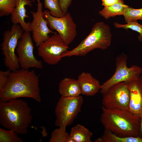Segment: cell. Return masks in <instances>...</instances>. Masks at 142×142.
<instances>
[{"label":"cell","instance_id":"obj_1","mask_svg":"<svg viewBox=\"0 0 142 142\" xmlns=\"http://www.w3.org/2000/svg\"><path fill=\"white\" fill-rule=\"evenodd\" d=\"M21 97L41 102L39 77L34 70L21 68L11 72L7 84L0 92L1 102Z\"/></svg>","mask_w":142,"mask_h":142},{"label":"cell","instance_id":"obj_2","mask_svg":"<svg viewBox=\"0 0 142 142\" xmlns=\"http://www.w3.org/2000/svg\"><path fill=\"white\" fill-rule=\"evenodd\" d=\"M32 121L31 109L26 102L18 98L0 101V123L5 128L26 134Z\"/></svg>","mask_w":142,"mask_h":142},{"label":"cell","instance_id":"obj_3","mask_svg":"<svg viewBox=\"0 0 142 142\" xmlns=\"http://www.w3.org/2000/svg\"><path fill=\"white\" fill-rule=\"evenodd\" d=\"M100 120L105 129L121 137L138 136L140 118L128 110L102 107Z\"/></svg>","mask_w":142,"mask_h":142},{"label":"cell","instance_id":"obj_4","mask_svg":"<svg viewBox=\"0 0 142 142\" xmlns=\"http://www.w3.org/2000/svg\"><path fill=\"white\" fill-rule=\"evenodd\" d=\"M111 39L109 26L103 22H97L89 34L76 47L63 53L62 57L84 56L96 49L105 50L110 45Z\"/></svg>","mask_w":142,"mask_h":142},{"label":"cell","instance_id":"obj_5","mask_svg":"<svg viewBox=\"0 0 142 142\" xmlns=\"http://www.w3.org/2000/svg\"><path fill=\"white\" fill-rule=\"evenodd\" d=\"M24 31L19 24H13L10 30L3 33L1 49L5 65L12 71L19 69L20 67L15 51L18 40Z\"/></svg>","mask_w":142,"mask_h":142},{"label":"cell","instance_id":"obj_6","mask_svg":"<svg viewBox=\"0 0 142 142\" xmlns=\"http://www.w3.org/2000/svg\"><path fill=\"white\" fill-rule=\"evenodd\" d=\"M83 102L80 95L77 97L61 96L56 105L55 125L58 127H65L71 124L81 111Z\"/></svg>","mask_w":142,"mask_h":142},{"label":"cell","instance_id":"obj_7","mask_svg":"<svg viewBox=\"0 0 142 142\" xmlns=\"http://www.w3.org/2000/svg\"><path fill=\"white\" fill-rule=\"evenodd\" d=\"M127 59L125 54H120L117 56L116 59L115 72L109 79L101 85L100 91L101 94H104L116 83L139 79L142 73V68L135 65L128 67Z\"/></svg>","mask_w":142,"mask_h":142},{"label":"cell","instance_id":"obj_8","mask_svg":"<svg viewBox=\"0 0 142 142\" xmlns=\"http://www.w3.org/2000/svg\"><path fill=\"white\" fill-rule=\"evenodd\" d=\"M38 47V55L49 65L57 64L63 58V54L69 49L58 33L50 36Z\"/></svg>","mask_w":142,"mask_h":142},{"label":"cell","instance_id":"obj_9","mask_svg":"<svg viewBox=\"0 0 142 142\" xmlns=\"http://www.w3.org/2000/svg\"><path fill=\"white\" fill-rule=\"evenodd\" d=\"M43 14L50 28L56 31L67 45H68L73 41L77 34V26L69 13L61 17L52 16L49 10L44 11Z\"/></svg>","mask_w":142,"mask_h":142},{"label":"cell","instance_id":"obj_10","mask_svg":"<svg viewBox=\"0 0 142 142\" xmlns=\"http://www.w3.org/2000/svg\"><path fill=\"white\" fill-rule=\"evenodd\" d=\"M102 95V103L105 108L128 110L130 92L125 82H121L113 85Z\"/></svg>","mask_w":142,"mask_h":142},{"label":"cell","instance_id":"obj_11","mask_svg":"<svg viewBox=\"0 0 142 142\" xmlns=\"http://www.w3.org/2000/svg\"><path fill=\"white\" fill-rule=\"evenodd\" d=\"M30 32L24 31L18 42L16 51L20 66L25 69H41L43 67L42 61L37 60L34 55V44Z\"/></svg>","mask_w":142,"mask_h":142},{"label":"cell","instance_id":"obj_12","mask_svg":"<svg viewBox=\"0 0 142 142\" xmlns=\"http://www.w3.org/2000/svg\"><path fill=\"white\" fill-rule=\"evenodd\" d=\"M37 0V10L31 12L33 20L30 24L32 38L38 47L49 37V34L58 33L54 32L48 27V22L43 16L42 3L40 0Z\"/></svg>","mask_w":142,"mask_h":142},{"label":"cell","instance_id":"obj_13","mask_svg":"<svg viewBox=\"0 0 142 142\" xmlns=\"http://www.w3.org/2000/svg\"><path fill=\"white\" fill-rule=\"evenodd\" d=\"M130 92V100L128 110L140 118L142 116V88L139 79L128 82Z\"/></svg>","mask_w":142,"mask_h":142},{"label":"cell","instance_id":"obj_14","mask_svg":"<svg viewBox=\"0 0 142 142\" xmlns=\"http://www.w3.org/2000/svg\"><path fill=\"white\" fill-rule=\"evenodd\" d=\"M16 7L11 15V19L13 24H19L24 31L31 32L30 22H26V18L29 17L26 14L25 6L32 7L34 0H15Z\"/></svg>","mask_w":142,"mask_h":142},{"label":"cell","instance_id":"obj_15","mask_svg":"<svg viewBox=\"0 0 142 142\" xmlns=\"http://www.w3.org/2000/svg\"><path fill=\"white\" fill-rule=\"evenodd\" d=\"M77 80L83 95L93 96L100 90L99 82L90 73L82 72L78 76Z\"/></svg>","mask_w":142,"mask_h":142},{"label":"cell","instance_id":"obj_16","mask_svg":"<svg viewBox=\"0 0 142 142\" xmlns=\"http://www.w3.org/2000/svg\"><path fill=\"white\" fill-rule=\"evenodd\" d=\"M58 91L62 96L77 97L81 94L80 89L77 80L65 78L60 82Z\"/></svg>","mask_w":142,"mask_h":142},{"label":"cell","instance_id":"obj_17","mask_svg":"<svg viewBox=\"0 0 142 142\" xmlns=\"http://www.w3.org/2000/svg\"><path fill=\"white\" fill-rule=\"evenodd\" d=\"M97 142H142V138L136 137H121L114 134L110 130L105 129L100 138L96 140Z\"/></svg>","mask_w":142,"mask_h":142},{"label":"cell","instance_id":"obj_18","mask_svg":"<svg viewBox=\"0 0 142 142\" xmlns=\"http://www.w3.org/2000/svg\"><path fill=\"white\" fill-rule=\"evenodd\" d=\"M70 135L75 142H92V133L84 126L78 124L72 128Z\"/></svg>","mask_w":142,"mask_h":142},{"label":"cell","instance_id":"obj_19","mask_svg":"<svg viewBox=\"0 0 142 142\" xmlns=\"http://www.w3.org/2000/svg\"><path fill=\"white\" fill-rule=\"evenodd\" d=\"M128 6L125 4L123 0L121 2L108 7H104L99 11V14L104 19H108L111 17L123 15L125 8Z\"/></svg>","mask_w":142,"mask_h":142},{"label":"cell","instance_id":"obj_20","mask_svg":"<svg viewBox=\"0 0 142 142\" xmlns=\"http://www.w3.org/2000/svg\"><path fill=\"white\" fill-rule=\"evenodd\" d=\"M44 6L54 17H61L65 15L60 8L59 0H44Z\"/></svg>","mask_w":142,"mask_h":142},{"label":"cell","instance_id":"obj_21","mask_svg":"<svg viewBox=\"0 0 142 142\" xmlns=\"http://www.w3.org/2000/svg\"><path fill=\"white\" fill-rule=\"evenodd\" d=\"M125 22L142 20V7L135 9L129 6L125 9L124 15Z\"/></svg>","mask_w":142,"mask_h":142},{"label":"cell","instance_id":"obj_22","mask_svg":"<svg viewBox=\"0 0 142 142\" xmlns=\"http://www.w3.org/2000/svg\"><path fill=\"white\" fill-rule=\"evenodd\" d=\"M18 134L13 130H6L0 128V142H23Z\"/></svg>","mask_w":142,"mask_h":142},{"label":"cell","instance_id":"obj_23","mask_svg":"<svg viewBox=\"0 0 142 142\" xmlns=\"http://www.w3.org/2000/svg\"><path fill=\"white\" fill-rule=\"evenodd\" d=\"M51 133L50 142H67L69 134L66 130L65 127H59Z\"/></svg>","mask_w":142,"mask_h":142},{"label":"cell","instance_id":"obj_24","mask_svg":"<svg viewBox=\"0 0 142 142\" xmlns=\"http://www.w3.org/2000/svg\"><path fill=\"white\" fill-rule=\"evenodd\" d=\"M16 6L15 0H0V17L11 15Z\"/></svg>","mask_w":142,"mask_h":142},{"label":"cell","instance_id":"obj_25","mask_svg":"<svg viewBox=\"0 0 142 142\" xmlns=\"http://www.w3.org/2000/svg\"><path fill=\"white\" fill-rule=\"evenodd\" d=\"M114 26L116 28H123L125 29H131L137 32L139 34L138 37V40L142 41V25L137 21L128 22L125 24H121L115 22L113 23Z\"/></svg>","mask_w":142,"mask_h":142},{"label":"cell","instance_id":"obj_26","mask_svg":"<svg viewBox=\"0 0 142 142\" xmlns=\"http://www.w3.org/2000/svg\"><path fill=\"white\" fill-rule=\"evenodd\" d=\"M11 72L9 69L0 71V92L6 86L8 81Z\"/></svg>","mask_w":142,"mask_h":142},{"label":"cell","instance_id":"obj_27","mask_svg":"<svg viewBox=\"0 0 142 142\" xmlns=\"http://www.w3.org/2000/svg\"><path fill=\"white\" fill-rule=\"evenodd\" d=\"M72 0H59L60 8L64 14L68 12L69 7Z\"/></svg>","mask_w":142,"mask_h":142},{"label":"cell","instance_id":"obj_28","mask_svg":"<svg viewBox=\"0 0 142 142\" xmlns=\"http://www.w3.org/2000/svg\"><path fill=\"white\" fill-rule=\"evenodd\" d=\"M123 0H103L102 5L104 7H108L121 2Z\"/></svg>","mask_w":142,"mask_h":142},{"label":"cell","instance_id":"obj_29","mask_svg":"<svg viewBox=\"0 0 142 142\" xmlns=\"http://www.w3.org/2000/svg\"><path fill=\"white\" fill-rule=\"evenodd\" d=\"M138 136L142 138V116L140 118Z\"/></svg>","mask_w":142,"mask_h":142},{"label":"cell","instance_id":"obj_30","mask_svg":"<svg viewBox=\"0 0 142 142\" xmlns=\"http://www.w3.org/2000/svg\"><path fill=\"white\" fill-rule=\"evenodd\" d=\"M67 142H75L70 134L67 140Z\"/></svg>","mask_w":142,"mask_h":142},{"label":"cell","instance_id":"obj_31","mask_svg":"<svg viewBox=\"0 0 142 142\" xmlns=\"http://www.w3.org/2000/svg\"><path fill=\"white\" fill-rule=\"evenodd\" d=\"M139 80L140 82H142V75H141L139 78Z\"/></svg>","mask_w":142,"mask_h":142},{"label":"cell","instance_id":"obj_32","mask_svg":"<svg viewBox=\"0 0 142 142\" xmlns=\"http://www.w3.org/2000/svg\"><path fill=\"white\" fill-rule=\"evenodd\" d=\"M141 85L142 88V82H141Z\"/></svg>","mask_w":142,"mask_h":142},{"label":"cell","instance_id":"obj_33","mask_svg":"<svg viewBox=\"0 0 142 142\" xmlns=\"http://www.w3.org/2000/svg\"><path fill=\"white\" fill-rule=\"evenodd\" d=\"M101 0L102 1H103V0Z\"/></svg>","mask_w":142,"mask_h":142}]
</instances>
